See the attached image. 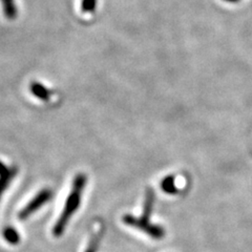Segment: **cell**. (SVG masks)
<instances>
[{
  "label": "cell",
  "instance_id": "6da1fadb",
  "mask_svg": "<svg viewBox=\"0 0 252 252\" xmlns=\"http://www.w3.org/2000/svg\"><path fill=\"white\" fill-rule=\"evenodd\" d=\"M86 183H88V177H86L84 173H78L75 177L73 181L72 189H70V192L67 196L64 207H63L61 215L53 228V234L56 236V238H59V236H61L62 233L64 232L70 218L74 216L79 206H80L82 192L85 189Z\"/></svg>",
  "mask_w": 252,
  "mask_h": 252
},
{
  "label": "cell",
  "instance_id": "7a4b0ae2",
  "mask_svg": "<svg viewBox=\"0 0 252 252\" xmlns=\"http://www.w3.org/2000/svg\"><path fill=\"white\" fill-rule=\"evenodd\" d=\"M154 203H155L154 191L152 189H148L145 195L144 210L142 216L137 218L130 215H126L123 217L122 220L124 224L144 231L145 233H147L149 236H151V238L155 240H161L165 236V230L161 226L154 225L153 223H151V220H149L153 212Z\"/></svg>",
  "mask_w": 252,
  "mask_h": 252
},
{
  "label": "cell",
  "instance_id": "3957f363",
  "mask_svg": "<svg viewBox=\"0 0 252 252\" xmlns=\"http://www.w3.org/2000/svg\"><path fill=\"white\" fill-rule=\"evenodd\" d=\"M53 196L52 190H50L49 188H44L42 190L39 191L34 199H32L30 203L27 205V206L23 207L20 212L18 214V218L20 220H25L29 217L36 212L39 208L42 207L43 205H45L47 202H49Z\"/></svg>",
  "mask_w": 252,
  "mask_h": 252
},
{
  "label": "cell",
  "instance_id": "277c9868",
  "mask_svg": "<svg viewBox=\"0 0 252 252\" xmlns=\"http://www.w3.org/2000/svg\"><path fill=\"white\" fill-rule=\"evenodd\" d=\"M30 90L34 96H36L38 99H40V100L49 101L52 97V93L47 90L45 86L41 85L40 83L33 82L30 86Z\"/></svg>",
  "mask_w": 252,
  "mask_h": 252
},
{
  "label": "cell",
  "instance_id": "5b68a950",
  "mask_svg": "<svg viewBox=\"0 0 252 252\" xmlns=\"http://www.w3.org/2000/svg\"><path fill=\"white\" fill-rule=\"evenodd\" d=\"M2 4L3 14L6 19L14 20L18 15L17 5L15 3V0H0Z\"/></svg>",
  "mask_w": 252,
  "mask_h": 252
},
{
  "label": "cell",
  "instance_id": "8992f818",
  "mask_svg": "<svg viewBox=\"0 0 252 252\" xmlns=\"http://www.w3.org/2000/svg\"><path fill=\"white\" fill-rule=\"evenodd\" d=\"M16 173L15 168H5L3 171L0 172V198L3 193V191L9 186L11 180L14 178Z\"/></svg>",
  "mask_w": 252,
  "mask_h": 252
},
{
  "label": "cell",
  "instance_id": "52a82bcc",
  "mask_svg": "<svg viewBox=\"0 0 252 252\" xmlns=\"http://www.w3.org/2000/svg\"><path fill=\"white\" fill-rule=\"evenodd\" d=\"M3 239L11 244V245H17V244L20 242V234L19 232L15 229L14 227L9 226L4 228V230L2 232Z\"/></svg>",
  "mask_w": 252,
  "mask_h": 252
},
{
  "label": "cell",
  "instance_id": "ba28073f",
  "mask_svg": "<svg viewBox=\"0 0 252 252\" xmlns=\"http://www.w3.org/2000/svg\"><path fill=\"white\" fill-rule=\"evenodd\" d=\"M103 236V227H100L99 230L93 235V238L91 239L88 247H86L84 252H97L98 247H99V243Z\"/></svg>",
  "mask_w": 252,
  "mask_h": 252
},
{
  "label": "cell",
  "instance_id": "9c48e42d",
  "mask_svg": "<svg viewBox=\"0 0 252 252\" xmlns=\"http://www.w3.org/2000/svg\"><path fill=\"white\" fill-rule=\"evenodd\" d=\"M162 189L166 193L176 194V192H178V187L176 186L175 177L169 176L165 178L162 181Z\"/></svg>",
  "mask_w": 252,
  "mask_h": 252
},
{
  "label": "cell",
  "instance_id": "30bf717a",
  "mask_svg": "<svg viewBox=\"0 0 252 252\" xmlns=\"http://www.w3.org/2000/svg\"><path fill=\"white\" fill-rule=\"evenodd\" d=\"M96 6V0H82L81 9L83 12H93Z\"/></svg>",
  "mask_w": 252,
  "mask_h": 252
}]
</instances>
